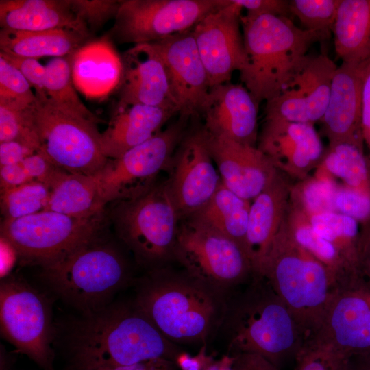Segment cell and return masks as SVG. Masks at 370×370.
<instances>
[{"label": "cell", "mask_w": 370, "mask_h": 370, "mask_svg": "<svg viewBox=\"0 0 370 370\" xmlns=\"http://www.w3.org/2000/svg\"><path fill=\"white\" fill-rule=\"evenodd\" d=\"M254 274L270 284L306 341L336 289L335 282L329 269L295 239L285 218Z\"/></svg>", "instance_id": "cell-5"}, {"label": "cell", "mask_w": 370, "mask_h": 370, "mask_svg": "<svg viewBox=\"0 0 370 370\" xmlns=\"http://www.w3.org/2000/svg\"><path fill=\"white\" fill-rule=\"evenodd\" d=\"M0 56L5 58L19 71L34 89L38 100L45 102L48 100L45 90V67L37 59L25 58L0 52Z\"/></svg>", "instance_id": "cell-42"}, {"label": "cell", "mask_w": 370, "mask_h": 370, "mask_svg": "<svg viewBox=\"0 0 370 370\" xmlns=\"http://www.w3.org/2000/svg\"><path fill=\"white\" fill-rule=\"evenodd\" d=\"M136 285L134 306L172 343H206L220 330L227 296L184 269L148 271Z\"/></svg>", "instance_id": "cell-2"}, {"label": "cell", "mask_w": 370, "mask_h": 370, "mask_svg": "<svg viewBox=\"0 0 370 370\" xmlns=\"http://www.w3.org/2000/svg\"><path fill=\"white\" fill-rule=\"evenodd\" d=\"M95 175L63 172L50 188L45 210L90 218L105 211Z\"/></svg>", "instance_id": "cell-30"}, {"label": "cell", "mask_w": 370, "mask_h": 370, "mask_svg": "<svg viewBox=\"0 0 370 370\" xmlns=\"http://www.w3.org/2000/svg\"><path fill=\"white\" fill-rule=\"evenodd\" d=\"M361 108L362 134L364 144L368 149L367 158L370 166V62L363 73Z\"/></svg>", "instance_id": "cell-46"}, {"label": "cell", "mask_w": 370, "mask_h": 370, "mask_svg": "<svg viewBox=\"0 0 370 370\" xmlns=\"http://www.w3.org/2000/svg\"><path fill=\"white\" fill-rule=\"evenodd\" d=\"M175 115V110L143 104L116 108L101 135L103 153L108 159L119 158L159 133Z\"/></svg>", "instance_id": "cell-26"}, {"label": "cell", "mask_w": 370, "mask_h": 370, "mask_svg": "<svg viewBox=\"0 0 370 370\" xmlns=\"http://www.w3.org/2000/svg\"><path fill=\"white\" fill-rule=\"evenodd\" d=\"M251 201L245 199L221 183L209 201L190 216L238 243L245 251Z\"/></svg>", "instance_id": "cell-31"}, {"label": "cell", "mask_w": 370, "mask_h": 370, "mask_svg": "<svg viewBox=\"0 0 370 370\" xmlns=\"http://www.w3.org/2000/svg\"><path fill=\"white\" fill-rule=\"evenodd\" d=\"M237 290L227 297L220 328L230 354H257L280 369L288 360H295L305 336L270 284L254 274L242 290Z\"/></svg>", "instance_id": "cell-3"}, {"label": "cell", "mask_w": 370, "mask_h": 370, "mask_svg": "<svg viewBox=\"0 0 370 370\" xmlns=\"http://www.w3.org/2000/svg\"><path fill=\"white\" fill-rule=\"evenodd\" d=\"M330 355L328 350L304 346L295 358V370H326Z\"/></svg>", "instance_id": "cell-45"}, {"label": "cell", "mask_w": 370, "mask_h": 370, "mask_svg": "<svg viewBox=\"0 0 370 370\" xmlns=\"http://www.w3.org/2000/svg\"><path fill=\"white\" fill-rule=\"evenodd\" d=\"M45 67L47 101L60 111L74 116L101 121L82 102L75 87L68 56L51 59Z\"/></svg>", "instance_id": "cell-34"}, {"label": "cell", "mask_w": 370, "mask_h": 370, "mask_svg": "<svg viewBox=\"0 0 370 370\" xmlns=\"http://www.w3.org/2000/svg\"><path fill=\"white\" fill-rule=\"evenodd\" d=\"M105 211L90 218L51 210L16 219H3L1 236L23 264L54 263L102 236Z\"/></svg>", "instance_id": "cell-8"}, {"label": "cell", "mask_w": 370, "mask_h": 370, "mask_svg": "<svg viewBox=\"0 0 370 370\" xmlns=\"http://www.w3.org/2000/svg\"><path fill=\"white\" fill-rule=\"evenodd\" d=\"M241 21L246 63L240 78L259 105L278 96L307 61L310 47L327 39L286 16L246 14Z\"/></svg>", "instance_id": "cell-4"}, {"label": "cell", "mask_w": 370, "mask_h": 370, "mask_svg": "<svg viewBox=\"0 0 370 370\" xmlns=\"http://www.w3.org/2000/svg\"><path fill=\"white\" fill-rule=\"evenodd\" d=\"M304 346L344 358L370 352V290L362 281L334 290Z\"/></svg>", "instance_id": "cell-14"}, {"label": "cell", "mask_w": 370, "mask_h": 370, "mask_svg": "<svg viewBox=\"0 0 370 370\" xmlns=\"http://www.w3.org/2000/svg\"><path fill=\"white\" fill-rule=\"evenodd\" d=\"M70 370L175 360L168 340L134 303L112 302L73 321L66 336Z\"/></svg>", "instance_id": "cell-1"}, {"label": "cell", "mask_w": 370, "mask_h": 370, "mask_svg": "<svg viewBox=\"0 0 370 370\" xmlns=\"http://www.w3.org/2000/svg\"><path fill=\"white\" fill-rule=\"evenodd\" d=\"M241 10L228 0L226 5L206 15L192 29L210 88L230 82L233 73L240 72L245 65Z\"/></svg>", "instance_id": "cell-16"}, {"label": "cell", "mask_w": 370, "mask_h": 370, "mask_svg": "<svg viewBox=\"0 0 370 370\" xmlns=\"http://www.w3.org/2000/svg\"><path fill=\"white\" fill-rule=\"evenodd\" d=\"M359 273L362 280L370 290V224L362 227Z\"/></svg>", "instance_id": "cell-50"}, {"label": "cell", "mask_w": 370, "mask_h": 370, "mask_svg": "<svg viewBox=\"0 0 370 370\" xmlns=\"http://www.w3.org/2000/svg\"><path fill=\"white\" fill-rule=\"evenodd\" d=\"M192 29L151 42L164 64L180 114L189 116L199 113L210 88Z\"/></svg>", "instance_id": "cell-19"}, {"label": "cell", "mask_w": 370, "mask_h": 370, "mask_svg": "<svg viewBox=\"0 0 370 370\" xmlns=\"http://www.w3.org/2000/svg\"><path fill=\"white\" fill-rule=\"evenodd\" d=\"M49 197V188L36 181L1 190V208L4 219H16L45 210Z\"/></svg>", "instance_id": "cell-35"}, {"label": "cell", "mask_w": 370, "mask_h": 370, "mask_svg": "<svg viewBox=\"0 0 370 370\" xmlns=\"http://www.w3.org/2000/svg\"><path fill=\"white\" fill-rule=\"evenodd\" d=\"M91 39V34L69 29L23 32L1 29V52L38 59L67 57Z\"/></svg>", "instance_id": "cell-29"}, {"label": "cell", "mask_w": 370, "mask_h": 370, "mask_svg": "<svg viewBox=\"0 0 370 370\" xmlns=\"http://www.w3.org/2000/svg\"><path fill=\"white\" fill-rule=\"evenodd\" d=\"M228 0H121L107 35L120 44L151 43L193 29Z\"/></svg>", "instance_id": "cell-13"}, {"label": "cell", "mask_w": 370, "mask_h": 370, "mask_svg": "<svg viewBox=\"0 0 370 370\" xmlns=\"http://www.w3.org/2000/svg\"><path fill=\"white\" fill-rule=\"evenodd\" d=\"M122 76L116 108L143 104L180 111L164 64L151 43L134 45L121 56Z\"/></svg>", "instance_id": "cell-21"}, {"label": "cell", "mask_w": 370, "mask_h": 370, "mask_svg": "<svg viewBox=\"0 0 370 370\" xmlns=\"http://www.w3.org/2000/svg\"><path fill=\"white\" fill-rule=\"evenodd\" d=\"M111 219L119 239L147 271L175 260L181 218L167 182L154 184L137 197L115 201Z\"/></svg>", "instance_id": "cell-7"}, {"label": "cell", "mask_w": 370, "mask_h": 370, "mask_svg": "<svg viewBox=\"0 0 370 370\" xmlns=\"http://www.w3.org/2000/svg\"><path fill=\"white\" fill-rule=\"evenodd\" d=\"M342 62H370V0H339L332 31Z\"/></svg>", "instance_id": "cell-28"}, {"label": "cell", "mask_w": 370, "mask_h": 370, "mask_svg": "<svg viewBox=\"0 0 370 370\" xmlns=\"http://www.w3.org/2000/svg\"><path fill=\"white\" fill-rule=\"evenodd\" d=\"M206 134L223 185L241 197L253 200L278 171L271 160L257 147Z\"/></svg>", "instance_id": "cell-22"}, {"label": "cell", "mask_w": 370, "mask_h": 370, "mask_svg": "<svg viewBox=\"0 0 370 370\" xmlns=\"http://www.w3.org/2000/svg\"><path fill=\"white\" fill-rule=\"evenodd\" d=\"M257 147L282 174L305 180L325 151L314 124L264 118Z\"/></svg>", "instance_id": "cell-18"}, {"label": "cell", "mask_w": 370, "mask_h": 370, "mask_svg": "<svg viewBox=\"0 0 370 370\" xmlns=\"http://www.w3.org/2000/svg\"><path fill=\"white\" fill-rule=\"evenodd\" d=\"M41 268V277L51 291L82 314L107 306L133 280L123 252L102 236Z\"/></svg>", "instance_id": "cell-6"}, {"label": "cell", "mask_w": 370, "mask_h": 370, "mask_svg": "<svg viewBox=\"0 0 370 370\" xmlns=\"http://www.w3.org/2000/svg\"><path fill=\"white\" fill-rule=\"evenodd\" d=\"M190 116L179 118L145 143L115 159H109L97 173L103 203L137 197L153 185L157 175L169 166L172 158L186 133Z\"/></svg>", "instance_id": "cell-11"}, {"label": "cell", "mask_w": 370, "mask_h": 370, "mask_svg": "<svg viewBox=\"0 0 370 370\" xmlns=\"http://www.w3.org/2000/svg\"><path fill=\"white\" fill-rule=\"evenodd\" d=\"M0 26L23 32L69 29L91 34L69 0H1Z\"/></svg>", "instance_id": "cell-27"}, {"label": "cell", "mask_w": 370, "mask_h": 370, "mask_svg": "<svg viewBox=\"0 0 370 370\" xmlns=\"http://www.w3.org/2000/svg\"><path fill=\"white\" fill-rule=\"evenodd\" d=\"M258 108L245 86L228 82L209 88L199 114L209 135L257 147Z\"/></svg>", "instance_id": "cell-20"}, {"label": "cell", "mask_w": 370, "mask_h": 370, "mask_svg": "<svg viewBox=\"0 0 370 370\" xmlns=\"http://www.w3.org/2000/svg\"><path fill=\"white\" fill-rule=\"evenodd\" d=\"M292 186L279 171L251 201L245 251L256 273L285 218Z\"/></svg>", "instance_id": "cell-25"}, {"label": "cell", "mask_w": 370, "mask_h": 370, "mask_svg": "<svg viewBox=\"0 0 370 370\" xmlns=\"http://www.w3.org/2000/svg\"><path fill=\"white\" fill-rule=\"evenodd\" d=\"M147 370H173L171 360L158 359Z\"/></svg>", "instance_id": "cell-54"}, {"label": "cell", "mask_w": 370, "mask_h": 370, "mask_svg": "<svg viewBox=\"0 0 370 370\" xmlns=\"http://www.w3.org/2000/svg\"><path fill=\"white\" fill-rule=\"evenodd\" d=\"M68 58L75 87L86 98L102 100L117 90L122 59L108 35L91 38Z\"/></svg>", "instance_id": "cell-24"}, {"label": "cell", "mask_w": 370, "mask_h": 370, "mask_svg": "<svg viewBox=\"0 0 370 370\" xmlns=\"http://www.w3.org/2000/svg\"><path fill=\"white\" fill-rule=\"evenodd\" d=\"M169 166L168 187L180 218H188L209 201L221 183L203 127L186 133Z\"/></svg>", "instance_id": "cell-15"}, {"label": "cell", "mask_w": 370, "mask_h": 370, "mask_svg": "<svg viewBox=\"0 0 370 370\" xmlns=\"http://www.w3.org/2000/svg\"><path fill=\"white\" fill-rule=\"evenodd\" d=\"M21 163L32 181L41 182L49 189L60 175L66 171L54 164L40 151L29 156Z\"/></svg>", "instance_id": "cell-43"}, {"label": "cell", "mask_w": 370, "mask_h": 370, "mask_svg": "<svg viewBox=\"0 0 370 370\" xmlns=\"http://www.w3.org/2000/svg\"><path fill=\"white\" fill-rule=\"evenodd\" d=\"M345 370H370V352L346 358Z\"/></svg>", "instance_id": "cell-51"}, {"label": "cell", "mask_w": 370, "mask_h": 370, "mask_svg": "<svg viewBox=\"0 0 370 370\" xmlns=\"http://www.w3.org/2000/svg\"><path fill=\"white\" fill-rule=\"evenodd\" d=\"M337 67L325 53L309 56L284 89L266 101L264 118L312 124L320 121L328 103Z\"/></svg>", "instance_id": "cell-17"}, {"label": "cell", "mask_w": 370, "mask_h": 370, "mask_svg": "<svg viewBox=\"0 0 370 370\" xmlns=\"http://www.w3.org/2000/svg\"><path fill=\"white\" fill-rule=\"evenodd\" d=\"M31 181L21 162L0 166L1 190L17 187Z\"/></svg>", "instance_id": "cell-48"}, {"label": "cell", "mask_w": 370, "mask_h": 370, "mask_svg": "<svg viewBox=\"0 0 370 370\" xmlns=\"http://www.w3.org/2000/svg\"><path fill=\"white\" fill-rule=\"evenodd\" d=\"M36 151L18 141L0 143V166L21 162Z\"/></svg>", "instance_id": "cell-47"}, {"label": "cell", "mask_w": 370, "mask_h": 370, "mask_svg": "<svg viewBox=\"0 0 370 370\" xmlns=\"http://www.w3.org/2000/svg\"><path fill=\"white\" fill-rule=\"evenodd\" d=\"M174 259L189 275L227 297L254 275L238 243L193 217L180 225Z\"/></svg>", "instance_id": "cell-9"}, {"label": "cell", "mask_w": 370, "mask_h": 370, "mask_svg": "<svg viewBox=\"0 0 370 370\" xmlns=\"http://www.w3.org/2000/svg\"><path fill=\"white\" fill-rule=\"evenodd\" d=\"M337 186L333 178L318 170L314 177H308L292 186L291 197L309 215L334 211Z\"/></svg>", "instance_id": "cell-36"}, {"label": "cell", "mask_w": 370, "mask_h": 370, "mask_svg": "<svg viewBox=\"0 0 370 370\" xmlns=\"http://www.w3.org/2000/svg\"><path fill=\"white\" fill-rule=\"evenodd\" d=\"M40 149L54 164L72 173L95 175L108 162L97 123L62 112L47 101L32 106Z\"/></svg>", "instance_id": "cell-12"}, {"label": "cell", "mask_w": 370, "mask_h": 370, "mask_svg": "<svg viewBox=\"0 0 370 370\" xmlns=\"http://www.w3.org/2000/svg\"><path fill=\"white\" fill-rule=\"evenodd\" d=\"M367 64L342 62L332 78L328 103L321 120L329 144L349 141L364 145L361 95Z\"/></svg>", "instance_id": "cell-23"}, {"label": "cell", "mask_w": 370, "mask_h": 370, "mask_svg": "<svg viewBox=\"0 0 370 370\" xmlns=\"http://www.w3.org/2000/svg\"><path fill=\"white\" fill-rule=\"evenodd\" d=\"M71 8L87 25L89 30L101 28L114 18L121 0H69Z\"/></svg>", "instance_id": "cell-41"}, {"label": "cell", "mask_w": 370, "mask_h": 370, "mask_svg": "<svg viewBox=\"0 0 370 370\" xmlns=\"http://www.w3.org/2000/svg\"><path fill=\"white\" fill-rule=\"evenodd\" d=\"M346 358L331 352L326 370H345Z\"/></svg>", "instance_id": "cell-53"}, {"label": "cell", "mask_w": 370, "mask_h": 370, "mask_svg": "<svg viewBox=\"0 0 370 370\" xmlns=\"http://www.w3.org/2000/svg\"><path fill=\"white\" fill-rule=\"evenodd\" d=\"M47 298L24 279L7 275L0 285L3 336L42 370H55L56 328Z\"/></svg>", "instance_id": "cell-10"}, {"label": "cell", "mask_w": 370, "mask_h": 370, "mask_svg": "<svg viewBox=\"0 0 370 370\" xmlns=\"http://www.w3.org/2000/svg\"><path fill=\"white\" fill-rule=\"evenodd\" d=\"M32 106L16 110L0 106V143L18 141L36 152L40 142L36 129Z\"/></svg>", "instance_id": "cell-38"}, {"label": "cell", "mask_w": 370, "mask_h": 370, "mask_svg": "<svg viewBox=\"0 0 370 370\" xmlns=\"http://www.w3.org/2000/svg\"><path fill=\"white\" fill-rule=\"evenodd\" d=\"M232 356V370H280L261 356L241 353Z\"/></svg>", "instance_id": "cell-49"}, {"label": "cell", "mask_w": 370, "mask_h": 370, "mask_svg": "<svg viewBox=\"0 0 370 370\" xmlns=\"http://www.w3.org/2000/svg\"><path fill=\"white\" fill-rule=\"evenodd\" d=\"M241 9H245L248 15L272 14L291 16L289 1L287 0H232Z\"/></svg>", "instance_id": "cell-44"}, {"label": "cell", "mask_w": 370, "mask_h": 370, "mask_svg": "<svg viewBox=\"0 0 370 370\" xmlns=\"http://www.w3.org/2000/svg\"><path fill=\"white\" fill-rule=\"evenodd\" d=\"M339 0H291V16L298 18L304 29L330 37Z\"/></svg>", "instance_id": "cell-37"}, {"label": "cell", "mask_w": 370, "mask_h": 370, "mask_svg": "<svg viewBox=\"0 0 370 370\" xmlns=\"http://www.w3.org/2000/svg\"><path fill=\"white\" fill-rule=\"evenodd\" d=\"M156 360H153L132 365L103 367L98 368L95 370H147L153 365Z\"/></svg>", "instance_id": "cell-52"}, {"label": "cell", "mask_w": 370, "mask_h": 370, "mask_svg": "<svg viewBox=\"0 0 370 370\" xmlns=\"http://www.w3.org/2000/svg\"><path fill=\"white\" fill-rule=\"evenodd\" d=\"M32 86L19 70L0 56V106L24 110L38 100Z\"/></svg>", "instance_id": "cell-39"}, {"label": "cell", "mask_w": 370, "mask_h": 370, "mask_svg": "<svg viewBox=\"0 0 370 370\" xmlns=\"http://www.w3.org/2000/svg\"><path fill=\"white\" fill-rule=\"evenodd\" d=\"M334 211L358 221L370 224V195L344 185H338L334 196Z\"/></svg>", "instance_id": "cell-40"}, {"label": "cell", "mask_w": 370, "mask_h": 370, "mask_svg": "<svg viewBox=\"0 0 370 370\" xmlns=\"http://www.w3.org/2000/svg\"><path fill=\"white\" fill-rule=\"evenodd\" d=\"M307 215L315 232L335 249L351 271L360 275L362 225L335 211Z\"/></svg>", "instance_id": "cell-33"}, {"label": "cell", "mask_w": 370, "mask_h": 370, "mask_svg": "<svg viewBox=\"0 0 370 370\" xmlns=\"http://www.w3.org/2000/svg\"><path fill=\"white\" fill-rule=\"evenodd\" d=\"M317 168L343 185L370 195V166L364 145L349 141L329 144Z\"/></svg>", "instance_id": "cell-32"}]
</instances>
